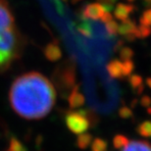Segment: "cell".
Wrapping results in <instances>:
<instances>
[{
  "mask_svg": "<svg viewBox=\"0 0 151 151\" xmlns=\"http://www.w3.org/2000/svg\"><path fill=\"white\" fill-rule=\"evenodd\" d=\"M96 1H97V3H99V4L104 8L105 11L110 12V11L113 10L117 0H96Z\"/></svg>",
  "mask_w": 151,
  "mask_h": 151,
  "instance_id": "603a6c76",
  "label": "cell"
},
{
  "mask_svg": "<svg viewBox=\"0 0 151 151\" xmlns=\"http://www.w3.org/2000/svg\"><path fill=\"white\" fill-rule=\"evenodd\" d=\"M45 56L50 61H57L62 57V51L57 44L50 43L45 48Z\"/></svg>",
  "mask_w": 151,
  "mask_h": 151,
  "instance_id": "8fae6325",
  "label": "cell"
},
{
  "mask_svg": "<svg viewBox=\"0 0 151 151\" xmlns=\"http://www.w3.org/2000/svg\"><path fill=\"white\" fill-rule=\"evenodd\" d=\"M55 101L56 92L53 84L37 72L18 77L9 90L12 109L26 120H39L47 116Z\"/></svg>",
  "mask_w": 151,
  "mask_h": 151,
  "instance_id": "6da1fadb",
  "label": "cell"
},
{
  "mask_svg": "<svg viewBox=\"0 0 151 151\" xmlns=\"http://www.w3.org/2000/svg\"><path fill=\"white\" fill-rule=\"evenodd\" d=\"M134 70V63L132 60H127L123 63V76L124 77H129L132 74Z\"/></svg>",
  "mask_w": 151,
  "mask_h": 151,
  "instance_id": "44dd1931",
  "label": "cell"
},
{
  "mask_svg": "<svg viewBox=\"0 0 151 151\" xmlns=\"http://www.w3.org/2000/svg\"><path fill=\"white\" fill-rule=\"evenodd\" d=\"M107 72L113 78H123V63L118 59H113L107 64Z\"/></svg>",
  "mask_w": 151,
  "mask_h": 151,
  "instance_id": "52a82bcc",
  "label": "cell"
},
{
  "mask_svg": "<svg viewBox=\"0 0 151 151\" xmlns=\"http://www.w3.org/2000/svg\"><path fill=\"white\" fill-rule=\"evenodd\" d=\"M118 23L116 21L111 20L109 22L105 23V29H106L107 34L110 35V37H115L118 34Z\"/></svg>",
  "mask_w": 151,
  "mask_h": 151,
  "instance_id": "ffe728a7",
  "label": "cell"
},
{
  "mask_svg": "<svg viewBox=\"0 0 151 151\" xmlns=\"http://www.w3.org/2000/svg\"><path fill=\"white\" fill-rule=\"evenodd\" d=\"M124 37H125V40H126V41H128V42H132V41H134V39L137 38V37H134V34L126 35H124Z\"/></svg>",
  "mask_w": 151,
  "mask_h": 151,
  "instance_id": "4316f807",
  "label": "cell"
},
{
  "mask_svg": "<svg viewBox=\"0 0 151 151\" xmlns=\"http://www.w3.org/2000/svg\"><path fill=\"white\" fill-rule=\"evenodd\" d=\"M128 1H129V2H132V1H134V0H128Z\"/></svg>",
  "mask_w": 151,
  "mask_h": 151,
  "instance_id": "836d02e7",
  "label": "cell"
},
{
  "mask_svg": "<svg viewBox=\"0 0 151 151\" xmlns=\"http://www.w3.org/2000/svg\"><path fill=\"white\" fill-rule=\"evenodd\" d=\"M123 45H124V40H119V41H118L117 43H116V45H115L114 50L117 52V51H119V50L121 49V48L123 47Z\"/></svg>",
  "mask_w": 151,
  "mask_h": 151,
  "instance_id": "83f0119b",
  "label": "cell"
},
{
  "mask_svg": "<svg viewBox=\"0 0 151 151\" xmlns=\"http://www.w3.org/2000/svg\"><path fill=\"white\" fill-rule=\"evenodd\" d=\"M143 90H144V84H142V86H140L139 87H137V89H135V93H137V95H140L143 93Z\"/></svg>",
  "mask_w": 151,
  "mask_h": 151,
  "instance_id": "f1b7e54d",
  "label": "cell"
},
{
  "mask_svg": "<svg viewBox=\"0 0 151 151\" xmlns=\"http://www.w3.org/2000/svg\"><path fill=\"white\" fill-rule=\"evenodd\" d=\"M61 80H62V86L66 88H72L75 86L76 81V74L73 67H67L62 71L61 73Z\"/></svg>",
  "mask_w": 151,
  "mask_h": 151,
  "instance_id": "ba28073f",
  "label": "cell"
},
{
  "mask_svg": "<svg viewBox=\"0 0 151 151\" xmlns=\"http://www.w3.org/2000/svg\"><path fill=\"white\" fill-rule=\"evenodd\" d=\"M134 37L137 38H146L150 37L151 35V27L150 26H145V25H140L137 26V28L134 29Z\"/></svg>",
  "mask_w": 151,
  "mask_h": 151,
  "instance_id": "2e32d148",
  "label": "cell"
},
{
  "mask_svg": "<svg viewBox=\"0 0 151 151\" xmlns=\"http://www.w3.org/2000/svg\"><path fill=\"white\" fill-rule=\"evenodd\" d=\"M143 1L145 2L146 4H150V3H151V0H143Z\"/></svg>",
  "mask_w": 151,
  "mask_h": 151,
  "instance_id": "1f68e13d",
  "label": "cell"
},
{
  "mask_svg": "<svg viewBox=\"0 0 151 151\" xmlns=\"http://www.w3.org/2000/svg\"><path fill=\"white\" fill-rule=\"evenodd\" d=\"M68 101H69V105H70L72 109L81 107L86 103V97L83 96V94H81L80 92L78 86H77V84H75V86L72 89V92L69 95Z\"/></svg>",
  "mask_w": 151,
  "mask_h": 151,
  "instance_id": "5b68a950",
  "label": "cell"
},
{
  "mask_svg": "<svg viewBox=\"0 0 151 151\" xmlns=\"http://www.w3.org/2000/svg\"><path fill=\"white\" fill-rule=\"evenodd\" d=\"M104 8L99 3H89L86 4L83 8V11L81 12V15L84 19L89 20H100L102 15L104 14Z\"/></svg>",
  "mask_w": 151,
  "mask_h": 151,
  "instance_id": "277c9868",
  "label": "cell"
},
{
  "mask_svg": "<svg viewBox=\"0 0 151 151\" xmlns=\"http://www.w3.org/2000/svg\"><path fill=\"white\" fill-rule=\"evenodd\" d=\"M129 83L131 87L132 88L134 91H135V89L137 88V87H139L140 86H142L143 84V78L141 76L139 75H137V74H132L131 76H129Z\"/></svg>",
  "mask_w": 151,
  "mask_h": 151,
  "instance_id": "ac0fdd59",
  "label": "cell"
},
{
  "mask_svg": "<svg viewBox=\"0 0 151 151\" xmlns=\"http://www.w3.org/2000/svg\"><path fill=\"white\" fill-rule=\"evenodd\" d=\"M134 50H132L131 47L123 46L119 50V57H120L121 60H123V61L132 60V57H134Z\"/></svg>",
  "mask_w": 151,
  "mask_h": 151,
  "instance_id": "d6986e66",
  "label": "cell"
},
{
  "mask_svg": "<svg viewBox=\"0 0 151 151\" xmlns=\"http://www.w3.org/2000/svg\"><path fill=\"white\" fill-rule=\"evenodd\" d=\"M137 132L140 137H151V120L143 121L137 128Z\"/></svg>",
  "mask_w": 151,
  "mask_h": 151,
  "instance_id": "5bb4252c",
  "label": "cell"
},
{
  "mask_svg": "<svg viewBox=\"0 0 151 151\" xmlns=\"http://www.w3.org/2000/svg\"><path fill=\"white\" fill-rule=\"evenodd\" d=\"M146 84L151 88V78H148L146 80Z\"/></svg>",
  "mask_w": 151,
  "mask_h": 151,
  "instance_id": "4dcf8cb0",
  "label": "cell"
},
{
  "mask_svg": "<svg viewBox=\"0 0 151 151\" xmlns=\"http://www.w3.org/2000/svg\"><path fill=\"white\" fill-rule=\"evenodd\" d=\"M139 23L141 25L151 26V9H148V10L143 12L139 19Z\"/></svg>",
  "mask_w": 151,
  "mask_h": 151,
  "instance_id": "cb8c5ba5",
  "label": "cell"
},
{
  "mask_svg": "<svg viewBox=\"0 0 151 151\" xmlns=\"http://www.w3.org/2000/svg\"><path fill=\"white\" fill-rule=\"evenodd\" d=\"M77 32L78 34H81L83 37H92L93 35V29H92V27L91 25L87 22L86 19H83L81 20V22L77 25Z\"/></svg>",
  "mask_w": 151,
  "mask_h": 151,
  "instance_id": "7c38bea8",
  "label": "cell"
},
{
  "mask_svg": "<svg viewBox=\"0 0 151 151\" xmlns=\"http://www.w3.org/2000/svg\"><path fill=\"white\" fill-rule=\"evenodd\" d=\"M100 20L105 24V23L109 22V21H111V20H113V17H112V15H111L110 12H106V11H105L104 14L102 15V17H101Z\"/></svg>",
  "mask_w": 151,
  "mask_h": 151,
  "instance_id": "484cf974",
  "label": "cell"
},
{
  "mask_svg": "<svg viewBox=\"0 0 151 151\" xmlns=\"http://www.w3.org/2000/svg\"><path fill=\"white\" fill-rule=\"evenodd\" d=\"M91 151H108V142L103 138L96 137L90 144Z\"/></svg>",
  "mask_w": 151,
  "mask_h": 151,
  "instance_id": "9a60e30c",
  "label": "cell"
},
{
  "mask_svg": "<svg viewBox=\"0 0 151 151\" xmlns=\"http://www.w3.org/2000/svg\"><path fill=\"white\" fill-rule=\"evenodd\" d=\"M135 28H137V25H135L134 21L128 18V19L122 21V23L118 27V34L123 37L129 34H134Z\"/></svg>",
  "mask_w": 151,
  "mask_h": 151,
  "instance_id": "30bf717a",
  "label": "cell"
},
{
  "mask_svg": "<svg viewBox=\"0 0 151 151\" xmlns=\"http://www.w3.org/2000/svg\"><path fill=\"white\" fill-rule=\"evenodd\" d=\"M78 1H81V0H73V2H74V3L78 2Z\"/></svg>",
  "mask_w": 151,
  "mask_h": 151,
  "instance_id": "d6a6232c",
  "label": "cell"
},
{
  "mask_svg": "<svg viewBox=\"0 0 151 151\" xmlns=\"http://www.w3.org/2000/svg\"><path fill=\"white\" fill-rule=\"evenodd\" d=\"M129 139L124 134H116L113 138V145L116 149H123L128 145Z\"/></svg>",
  "mask_w": 151,
  "mask_h": 151,
  "instance_id": "e0dca14e",
  "label": "cell"
},
{
  "mask_svg": "<svg viewBox=\"0 0 151 151\" xmlns=\"http://www.w3.org/2000/svg\"><path fill=\"white\" fill-rule=\"evenodd\" d=\"M134 10V6L132 4H126V3H118L114 11V16L118 20L124 21L128 19Z\"/></svg>",
  "mask_w": 151,
  "mask_h": 151,
  "instance_id": "8992f818",
  "label": "cell"
},
{
  "mask_svg": "<svg viewBox=\"0 0 151 151\" xmlns=\"http://www.w3.org/2000/svg\"><path fill=\"white\" fill-rule=\"evenodd\" d=\"M65 122L68 129L75 134H81L89 129V122L78 111H69L65 116Z\"/></svg>",
  "mask_w": 151,
  "mask_h": 151,
  "instance_id": "3957f363",
  "label": "cell"
},
{
  "mask_svg": "<svg viewBox=\"0 0 151 151\" xmlns=\"http://www.w3.org/2000/svg\"><path fill=\"white\" fill-rule=\"evenodd\" d=\"M137 102H138V100H137V98H134V100H132V102H131V107L134 108L137 105Z\"/></svg>",
  "mask_w": 151,
  "mask_h": 151,
  "instance_id": "f546056e",
  "label": "cell"
},
{
  "mask_svg": "<svg viewBox=\"0 0 151 151\" xmlns=\"http://www.w3.org/2000/svg\"><path fill=\"white\" fill-rule=\"evenodd\" d=\"M139 103L142 107L144 108H147V107H150L151 106V97L149 95H143L141 96L140 100H139Z\"/></svg>",
  "mask_w": 151,
  "mask_h": 151,
  "instance_id": "d4e9b609",
  "label": "cell"
},
{
  "mask_svg": "<svg viewBox=\"0 0 151 151\" xmlns=\"http://www.w3.org/2000/svg\"><path fill=\"white\" fill-rule=\"evenodd\" d=\"M93 140V137L91 134L86 132V134H81L78 137L77 140H76V145L78 146V148L81 150H86L90 146Z\"/></svg>",
  "mask_w": 151,
  "mask_h": 151,
  "instance_id": "4fadbf2b",
  "label": "cell"
},
{
  "mask_svg": "<svg viewBox=\"0 0 151 151\" xmlns=\"http://www.w3.org/2000/svg\"><path fill=\"white\" fill-rule=\"evenodd\" d=\"M118 114H119L120 118H122L124 120H128V119H131V118L134 117V112H132V110L129 107L126 106V105H124V106L120 108L119 111H118Z\"/></svg>",
  "mask_w": 151,
  "mask_h": 151,
  "instance_id": "7402d4cb",
  "label": "cell"
},
{
  "mask_svg": "<svg viewBox=\"0 0 151 151\" xmlns=\"http://www.w3.org/2000/svg\"><path fill=\"white\" fill-rule=\"evenodd\" d=\"M121 151H151V143L143 140H129L128 145Z\"/></svg>",
  "mask_w": 151,
  "mask_h": 151,
  "instance_id": "9c48e42d",
  "label": "cell"
},
{
  "mask_svg": "<svg viewBox=\"0 0 151 151\" xmlns=\"http://www.w3.org/2000/svg\"><path fill=\"white\" fill-rule=\"evenodd\" d=\"M24 44L10 5L7 0H0V73L20 58Z\"/></svg>",
  "mask_w": 151,
  "mask_h": 151,
  "instance_id": "7a4b0ae2",
  "label": "cell"
}]
</instances>
